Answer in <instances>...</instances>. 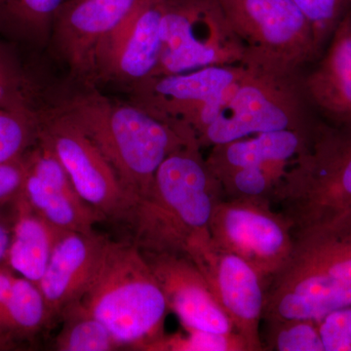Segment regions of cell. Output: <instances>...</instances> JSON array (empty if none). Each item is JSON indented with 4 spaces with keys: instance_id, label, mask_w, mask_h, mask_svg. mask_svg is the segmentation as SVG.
I'll use <instances>...</instances> for the list:
<instances>
[{
    "instance_id": "cell-24",
    "label": "cell",
    "mask_w": 351,
    "mask_h": 351,
    "mask_svg": "<svg viewBox=\"0 0 351 351\" xmlns=\"http://www.w3.org/2000/svg\"><path fill=\"white\" fill-rule=\"evenodd\" d=\"M63 327L55 339L59 351H112L123 346L103 323L78 301L64 309Z\"/></svg>"
},
{
    "instance_id": "cell-27",
    "label": "cell",
    "mask_w": 351,
    "mask_h": 351,
    "mask_svg": "<svg viewBox=\"0 0 351 351\" xmlns=\"http://www.w3.org/2000/svg\"><path fill=\"white\" fill-rule=\"evenodd\" d=\"M186 334L164 335L149 351H248L237 332H214L184 329Z\"/></svg>"
},
{
    "instance_id": "cell-1",
    "label": "cell",
    "mask_w": 351,
    "mask_h": 351,
    "mask_svg": "<svg viewBox=\"0 0 351 351\" xmlns=\"http://www.w3.org/2000/svg\"><path fill=\"white\" fill-rule=\"evenodd\" d=\"M52 103L93 141L134 204L147 193L159 166L172 152L197 143L131 101L101 93L97 86L71 82L56 88Z\"/></svg>"
},
{
    "instance_id": "cell-17",
    "label": "cell",
    "mask_w": 351,
    "mask_h": 351,
    "mask_svg": "<svg viewBox=\"0 0 351 351\" xmlns=\"http://www.w3.org/2000/svg\"><path fill=\"white\" fill-rule=\"evenodd\" d=\"M106 239L95 232H64L60 235L38 284L47 304L51 322L60 317L69 304L82 300L96 270Z\"/></svg>"
},
{
    "instance_id": "cell-14",
    "label": "cell",
    "mask_w": 351,
    "mask_h": 351,
    "mask_svg": "<svg viewBox=\"0 0 351 351\" xmlns=\"http://www.w3.org/2000/svg\"><path fill=\"white\" fill-rule=\"evenodd\" d=\"M142 0H77L64 2L58 13L48 49L68 71L69 80L92 85L97 45Z\"/></svg>"
},
{
    "instance_id": "cell-35",
    "label": "cell",
    "mask_w": 351,
    "mask_h": 351,
    "mask_svg": "<svg viewBox=\"0 0 351 351\" xmlns=\"http://www.w3.org/2000/svg\"><path fill=\"white\" fill-rule=\"evenodd\" d=\"M348 1H350V8H351V0H348Z\"/></svg>"
},
{
    "instance_id": "cell-33",
    "label": "cell",
    "mask_w": 351,
    "mask_h": 351,
    "mask_svg": "<svg viewBox=\"0 0 351 351\" xmlns=\"http://www.w3.org/2000/svg\"><path fill=\"white\" fill-rule=\"evenodd\" d=\"M6 204H7V203H6ZM3 205H5V204L0 205V219H1L2 217L4 216L3 212L1 211V207L3 206Z\"/></svg>"
},
{
    "instance_id": "cell-22",
    "label": "cell",
    "mask_w": 351,
    "mask_h": 351,
    "mask_svg": "<svg viewBox=\"0 0 351 351\" xmlns=\"http://www.w3.org/2000/svg\"><path fill=\"white\" fill-rule=\"evenodd\" d=\"M64 2L0 0V36L27 49H48L53 25Z\"/></svg>"
},
{
    "instance_id": "cell-12",
    "label": "cell",
    "mask_w": 351,
    "mask_h": 351,
    "mask_svg": "<svg viewBox=\"0 0 351 351\" xmlns=\"http://www.w3.org/2000/svg\"><path fill=\"white\" fill-rule=\"evenodd\" d=\"M166 0H142L95 49L92 85L124 92L156 73L162 47L161 24Z\"/></svg>"
},
{
    "instance_id": "cell-23",
    "label": "cell",
    "mask_w": 351,
    "mask_h": 351,
    "mask_svg": "<svg viewBox=\"0 0 351 351\" xmlns=\"http://www.w3.org/2000/svg\"><path fill=\"white\" fill-rule=\"evenodd\" d=\"M51 323L49 311L38 284L16 277L8 299L0 308V334L31 338Z\"/></svg>"
},
{
    "instance_id": "cell-11",
    "label": "cell",
    "mask_w": 351,
    "mask_h": 351,
    "mask_svg": "<svg viewBox=\"0 0 351 351\" xmlns=\"http://www.w3.org/2000/svg\"><path fill=\"white\" fill-rule=\"evenodd\" d=\"M40 119L41 137L63 164L80 197L105 219L125 221L133 200L93 141L52 101Z\"/></svg>"
},
{
    "instance_id": "cell-10",
    "label": "cell",
    "mask_w": 351,
    "mask_h": 351,
    "mask_svg": "<svg viewBox=\"0 0 351 351\" xmlns=\"http://www.w3.org/2000/svg\"><path fill=\"white\" fill-rule=\"evenodd\" d=\"M212 241L250 263L269 285L295 244L292 223L269 201L223 198L210 223Z\"/></svg>"
},
{
    "instance_id": "cell-20",
    "label": "cell",
    "mask_w": 351,
    "mask_h": 351,
    "mask_svg": "<svg viewBox=\"0 0 351 351\" xmlns=\"http://www.w3.org/2000/svg\"><path fill=\"white\" fill-rule=\"evenodd\" d=\"M12 234L7 265L25 278L38 284L61 230L36 213L23 189L12 200Z\"/></svg>"
},
{
    "instance_id": "cell-26",
    "label": "cell",
    "mask_w": 351,
    "mask_h": 351,
    "mask_svg": "<svg viewBox=\"0 0 351 351\" xmlns=\"http://www.w3.org/2000/svg\"><path fill=\"white\" fill-rule=\"evenodd\" d=\"M265 350L324 351L316 320L295 319L265 324Z\"/></svg>"
},
{
    "instance_id": "cell-34",
    "label": "cell",
    "mask_w": 351,
    "mask_h": 351,
    "mask_svg": "<svg viewBox=\"0 0 351 351\" xmlns=\"http://www.w3.org/2000/svg\"><path fill=\"white\" fill-rule=\"evenodd\" d=\"M77 1V0H66V2Z\"/></svg>"
},
{
    "instance_id": "cell-4",
    "label": "cell",
    "mask_w": 351,
    "mask_h": 351,
    "mask_svg": "<svg viewBox=\"0 0 351 351\" xmlns=\"http://www.w3.org/2000/svg\"><path fill=\"white\" fill-rule=\"evenodd\" d=\"M80 302L123 346L151 350L169 308L144 253L133 241L106 239Z\"/></svg>"
},
{
    "instance_id": "cell-30",
    "label": "cell",
    "mask_w": 351,
    "mask_h": 351,
    "mask_svg": "<svg viewBox=\"0 0 351 351\" xmlns=\"http://www.w3.org/2000/svg\"><path fill=\"white\" fill-rule=\"evenodd\" d=\"M27 175L25 154L0 164V205L11 202L23 189Z\"/></svg>"
},
{
    "instance_id": "cell-32",
    "label": "cell",
    "mask_w": 351,
    "mask_h": 351,
    "mask_svg": "<svg viewBox=\"0 0 351 351\" xmlns=\"http://www.w3.org/2000/svg\"><path fill=\"white\" fill-rule=\"evenodd\" d=\"M16 339L9 335L0 334V350H14Z\"/></svg>"
},
{
    "instance_id": "cell-13",
    "label": "cell",
    "mask_w": 351,
    "mask_h": 351,
    "mask_svg": "<svg viewBox=\"0 0 351 351\" xmlns=\"http://www.w3.org/2000/svg\"><path fill=\"white\" fill-rule=\"evenodd\" d=\"M205 276L219 306L244 339L248 351H263L267 282L253 267L235 254L208 242L189 256Z\"/></svg>"
},
{
    "instance_id": "cell-8",
    "label": "cell",
    "mask_w": 351,
    "mask_h": 351,
    "mask_svg": "<svg viewBox=\"0 0 351 351\" xmlns=\"http://www.w3.org/2000/svg\"><path fill=\"white\" fill-rule=\"evenodd\" d=\"M245 48L244 64L301 73L319 57L313 31L293 0H218Z\"/></svg>"
},
{
    "instance_id": "cell-6",
    "label": "cell",
    "mask_w": 351,
    "mask_h": 351,
    "mask_svg": "<svg viewBox=\"0 0 351 351\" xmlns=\"http://www.w3.org/2000/svg\"><path fill=\"white\" fill-rule=\"evenodd\" d=\"M248 68L217 119L201 136V149L256 134L315 124L307 112L309 104L301 73Z\"/></svg>"
},
{
    "instance_id": "cell-28",
    "label": "cell",
    "mask_w": 351,
    "mask_h": 351,
    "mask_svg": "<svg viewBox=\"0 0 351 351\" xmlns=\"http://www.w3.org/2000/svg\"><path fill=\"white\" fill-rule=\"evenodd\" d=\"M313 31L318 55L350 8L348 0H293Z\"/></svg>"
},
{
    "instance_id": "cell-25",
    "label": "cell",
    "mask_w": 351,
    "mask_h": 351,
    "mask_svg": "<svg viewBox=\"0 0 351 351\" xmlns=\"http://www.w3.org/2000/svg\"><path fill=\"white\" fill-rule=\"evenodd\" d=\"M40 114L0 110V164L24 156L38 142Z\"/></svg>"
},
{
    "instance_id": "cell-18",
    "label": "cell",
    "mask_w": 351,
    "mask_h": 351,
    "mask_svg": "<svg viewBox=\"0 0 351 351\" xmlns=\"http://www.w3.org/2000/svg\"><path fill=\"white\" fill-rule=\"evenodd\" d=\"M308 104L332 125L351 123V8L332 32L326 51L304 77Z\"/></svg>"
},
{
    "instance_id": "cell-15",
    "label": "cell",
    "mask_w": 351,
    "mask_h": 351,
    "mask_svg": "<svg viewBox=\"0 0 351 351\" xmlns=\"http://www.w3.org/2000/svg\"><path fill=\"white\" fill-rule=\"evenodd\" d=\"M27 175L23 193L32 209L61 232L90 233L105 221L78 195L52 147L41 136L25 154Z\"/></svg>"
},
{
    "instance_id": "cell-29",
    "label": "cell",
    "mask_w": 351,
    "mask_h": 351,
    "mask_svg": "<svg viewBox=\"0 0 351 351\" xmlns=\"http://www.w3.org/2000/svg\"><path fill=\"white\" fill-rule=\"evenodd\" d=\"M324 351H351V306L316 319Z\"/></svg>"
},
{
    "instance_id": "cell-2",
    "label": "cell",
    "mask_w": 351,
    "mask_h": 351,
    "mask_svg": "<svg viewBox=\"0 0 351 351\" xmlns=\"http://www.w3.org/2000/svg\"><path fill=\"white\" fill-rule=\"evenodd\" d=\"M201 151L197 143H189L172 152L131 208L125 221L143 252L189 256L211 240L212 215L225 195Z\"/></svg>"
},
{
    "instance_id": "cell-16",
    "label": "cell",
    "mask_w": 351,
    "mask_h": 351,
    "mask_svg": "<svg viewBox=\"0 0 351 351\" xmlns=\"http://www.w3.org/2000/svg\"><path fill=\"white\" fill-rule=\"evenodd\" d=\"M143 253L162 290L168 308L178 316L184 329L221 334L235 332L206 278L189 256L168 252Z\"/></svg>"
},
{
    "instance_id": "cell-7",
    "label": "cell",
    "mask_w": 351,
    "mask_h": 351,
    "mask_svg": "<svg viewBox=\"0 0 351 351\" xmlns=\"http://www.w3.org/2000/svg\"><path fill=\"white\" fill-rule=\"evenodd\" d=\"M248 69L228 64L152 76L127 90V100L198 143Z\"/></svg>"
},
{
    "instance_id": "cell-21",
    "label": "cell",
    "mask_w": 351,
    "mask_h": 351,
    "mask_svg": "<svg viewBox=\"0 0 351 351\" xmlns=\"http://www.w3.org/2000/svg\"><path fill=\"white\" fill-rule=\"evenodd\" d=\"M21 46L0 36V110L40 113L51 103V86L20 54Z\"/></svg>"
},
{
    "instance_id": "cell-3",
    "label": "cell",
    "mask_w": 351,
    "mask_h": 351,
    "mask_svg": "<svg viewBox=\"0 0 351 351\" xmlns=\"http://www.w3.org/2000/svg\"><path fill=\"white\" fill-rule=\"evenodd\" d=\"M351 306V213L295 233L282 269L267 288L263 322L320 319Z\"/></svg>"
},
{
    "instance_id": "cell-5",
    "label": "cell",
    "mask_w": 351,
    "mask_h": 351,
    "mask_svg": "<svg viewBox=\"0 0 351 351\" xmlns=\"http://www.w3.org/2000/svg\"><path fill=\"white\" fill-rule=\"evenodd\" d=\"M274 203L294 233L351 213V123H317L311 144L289 171Z\"/></svg>"
},
{
    "instance_id": "cell-19",
    "label": "cell",
    "mask_w": 351,
    "mask_h": 351,
    "mask_svg": "<svg viewBox=\"0 0 351 351\" xmlns=\"http://www.w3.org/2000/svg\"><path fill=\"white\" fill-rule=\"evenodd\" d=\"M317 123L302 129L256 134L211 147L206 162L216 177L240 168L293 161L306 152Z\"/></svg>"
},
{
    "instance_id": "cell-31",
    "label": "cell",
    "mask_w": 351,
    "mask_h": 351,
    "mask_svg": "<svg viewBox=\"0 0 351 351\" xmlns=\"http://www.w3.org/2000/svg\"><path fill=\"white\" fill-rule=\"evenodd\" d=\"M16 277L14 270L8 265L0 267V308L8 299Z\"/></svg>"
},
{
    "instance_id": "cell-9",
    "label": "cell",
    "mask_w": 351,
    "mask_h": 351,
    "mask_svg": "<svg viewBox=\"0 0 351 351\" xmlns=\"http://www.w3.org/2000/svg\"><path fill=\"white\" fill-rule=\"evenodd\" d=\"M160 58L152 76L244 64L245 48L218 0H166Z\"/></svg>"
}]
</instances>
